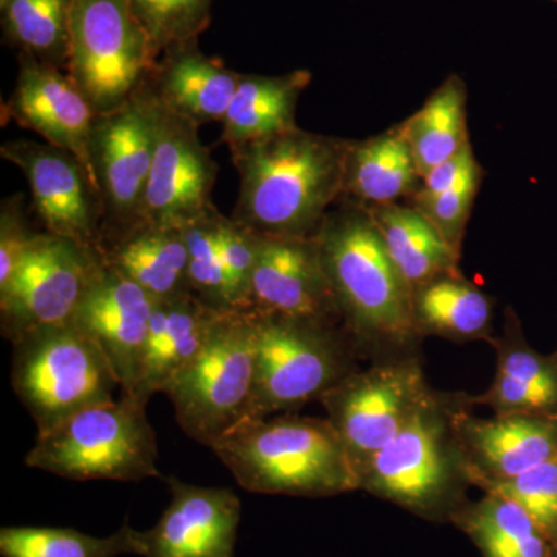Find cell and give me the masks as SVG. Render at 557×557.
I'll use <instances>...</instances> for the list:
<instances>
[{
    "instance_id": "6da1fadb",
    "label": "cell",
    "mask_w": 557,
    "mask_h": 557,
    "mask_svg": "<svg viewBox=\"0 0 557 557\" xmlns=\"http://www.w3.org/2000/svg\"><path fill=\"white\" fill-rule=\"evenodd\" d=\"M347 146L296 127L230 149L239 174L233 219L260 236H317L343 197Z\"/></svg>"
},
{
    "instance_id": "7a4b0ae2",
    "label": "cell",
    "mask_w": 557,
    "mask_h": 557,
    "mask_svg": "<svg viewBox=\"0 0 557 557\" xmlns=\"http://www.w3.org/2000/svg\"><path fill=\"white\" fill-rule=\"evenodd\" d=\"M319 256L355 348H405L417 339L412 289L392 262L368 209L329 212L317 236Z\"/></svg>"
},
{
    "instance_id": "3957f363",
    "label": "cell",
    "mask_w": 557,
    "mask_h": 557,
    "mask_svg": "<svg viewBox=\"0 0 557 557\" xmlns=\"http://www.w3.org/2000/svg\"><path fill=\"white\" fill-rule=\"evenodd\" d=\"M249 493L332 497L359 490L354 460L329 420H242L211 448Z\"/></svg>"
},
{
    "instance_id": "277c9868",
    "label": "cell",
    "mask_w": 557,
    "mask_h": 557,
    "mask_svg": "<svg viewBox=\"0 0 557 557\" xmlns=\"http://www.w3.org/2000/svg\"><path fill=\"white\" fill-rule=\"evenodd\" d=\"M157 460L156 431L146 416V403L124 394L38 434L25 456L27 467L75 482L160 478Z\"/></svg>"
},
{
    "instance_id": "5b68a950",
    "label": "cell",
    "mask_w": 557,
    "mask_h": 557,
    "mask_svg": "<svg viewBox=\"0 0 557 557\" xmlns=\"http://www.w3.org/2000/svg\"><path fill=\"white\" fill-rule=\"evenodd\" d=\"M255 375V313L219 310L199 354L168 391L178 426L212 448L247 417Z\"/></svg>"
},
{
    "instance_id": "8992f818",
    "label": "cell",
    "mask_w": 557,
    "mask_h": 557,
    "mask_svg": "<svg viewBox=\"0 0 557 557\" xmlns=\"http://www.w3.org/2000/svg\"><path fill=\"white\" fill-rule=\"evenodd\" d=\"M13 346L11 384L38 434L121 391L108 359L73 322L33 330Z\"/></svg>"
},
{
    "instance_id": "52a82bcc",
    "label": "cell",
    "mask_w": 557,
    "mask_h": 557,
    "mask_svg": "<svg viewBox=\"0 0 557 557\" xmlns=\"http://www.w3.org/2000/svg\"><path fill=\"white\" fill-rule=\"evenodd\" d=\"M255 318V387L245 420L302 408L354 372V346L336 325L258 313Z\"/></svg>"
},
{
    "instance_id": "ba28073f",
    "label": "cell",
    "mask_w": 557,
    "mask_h": 557,
    "mask_svg": "<svg viewBox=\"0 0 557 557\" xmlns=\"http://www.w3.org/2000/svg\"><path fill=\"white\" fill-rule=\"evenodd\" d=\"M159 57L127 0H72L67 75L97 113L129 100Z\"/></svg>"
},
{
    "instance_id": "9c48e42d",
    "label": "cell",
    "mask_w": 557,
    "mask_h": 557,
    "mask_svg": "<svg viewBox=\"0 0 557 557\" xmlns=\"http://www.w3.org/2000/svg\"><path fill=\"white\" fill-rule=\"evenodd\" d=\"M465 474L450 413L434 395L391 442L358 468L359 490L416 512L432 511Z\"/></svg>"
},
{
    "instance_id": "30bf717a",
    "label": "cell",
    "mask_w": 557,
    "mask_h": 557,
    "mask_svg": "<svg viewBox=\"0 0 557 557\" xmlns=\"http://www.w3.org/2000/svg\"><path fill=\"white\" fill-rule=\"evenodd\" d=\"M434 395L417 358H399L348 373L321 403L358 471Z\"/></svg>"
},
{
    "instance_id": "8fae6325",
    "label": "cell",
    "mask_w": 557,
    "mask_h": 557,
    "mask_svg": "<svg viewBox=\"0 0 557 557\" xmlns=\"http://www.w3.org/2000/svg\"><path fill=\"white\" fill-rule=\"evenodd\" d=\"M102 265L97 249L39 233L20 269L0 288V327L11 344L27 333L73 321Z\"/></svg>"
},
{
    "instance_id": "7c38bea8",
    "label": "cell",
    "mask_w": 557,
    "mask_h": 557,
    "mask_svg": "<svg viewBox=\"0 0 557 557\" xmlns=\"http://www.w3.org/2000/svg\"><path fill=\"white\" fill-rule=\"evenodd\" d=\"M89 156L104 205L102 228L139 222L153 156L148 84H143L120 108L95 115Z\"/></svg>"
},
{
    "instance_id": "4fadbf2b",
    "label": "cell",
    "mask_w": 557,
    "mask_h": 557,
    "mask_svg": "<svg viewBox=\"0 0 557 557\" xmlns=\"http://www.w3.org/2000/svg\"><path fill=\"white\" fill-rule=\"evenodd\" d=\"M148 89L153 116V156L141 220L182 228L214 208L211 196L219 164L200 141V127L164 108L149 84Z\"/></svg>"
},
{
    "instance_id": "5bb4252c",
    "label": "cell",
    "mask_w": 557,
    "mask_h": 557,
    "mask_svg": "<svg viewBox=\"0 0 557 557\" xmlns=\"http://www.w3.org/2000/svg\"><path fill=\"white\" fill-rule=\"evenodd\" d=\"M0 156L27 178L33 207L46 233L97 247L104 205L97 183L75 156L30 139L3 143Z\"/></svg>"
},
{
    "instance_id": "9a60e30c",
    "label": "cell",
    "mask_w": 557,
    "mask_h": 557,
    "mask_svg": "<svg viewBox=\"0 0 557 557\" xmlns=\"http://www.w3.org/2000/svg\"><path fill=\"white\" fill-rule=\"evenodd\" d=\"M248 310L267 317L339 324L338 307L314 237L260 236Z\"/></svg>"
},
{
    "instance_id": "2e32d148",
    "label": "cell",
    "mask_w": 557,
    "mask_h": 557,
    "mask_svg": "<svg viewBox=\"0 0 557 557\" xmlns=\"http://www.w3.org/2000/svg\"><path fill=\"white\" fill-rule=\"evenodd\" d=\"M156 300L131 278L101 265L73 317V324L108 359L120 394L134 397L138 386Z\"/></svg>"
},
{
    "instance_id": "e0dca14e",
    "label": "cell",
    "mask_w": 557,
    "mask_h": 557,
    "mask_svg": "<svg viewBox=\"0 0 557 557\" xmlns=\"http://www.w3.org/2000/svg\"><path fill=\"white\" fill-rule=\"evenodd\" d=\"M171 504L157 525L138 531L141 557H234L240 498L228 487L166 479Z\"/></svg>"
},
{
    "instance_id": "ac0fdd59",
    "label": "cell",
    "mask_w": 557,
    "mask_h": 557,
    "mask_svg": "<svg viewBox=\"0 0 557 557\" xmlns=\"http://www.w3.org/2000/svg\"><path fill=\"white\" fill-rule=\"evenodd\" d=\"M3 113L17 126L75 156L95 180L89 143L97 112L67 73L21 53L16 87Z\"/></svg>"
},
{
    "instance_id": "d6986e66",
    "label": "cell",
    "mask_w": 557,
    "mask_h": 557,
    "mask_svg": "<svg viewBox=\"0 0 557 557\" xmlns=\"http://www.w3.org/2000/svg\"><path fill=\"white\" fill-rule=\"evenodd\" d=\"M465 478H516L557 456V420L542 413H496L474 418L450 413Z\"/></svg>"
},
{
    "instance_id": "ffe728a7",
    "label": "cell",
    "mask_w": 557,
    "mask_h": 557,
    "mask_svg": "<svg viewBox=\"0 0 557 557\" xmlns=\"http://www.w3.org/2000/svg\"><path fill=\"white\" fill-rule=\"evenodd\" d=\"M95 249L102 265L119 271L156 299L189 292L188 249L177 226L139 220L102 228Z\"/></svg>"
},
{
    "instance_id": "44dd1931",
    "label": "cell",
    "mask_w": 557,
    "mask_h": 557,
    "mask_svg": "<svg viewBox=\"0 0 557 557\" xmlns=\"http://www.w3.org/2000/svg\"><path fill=\"white\" fill-rule=\"evenodd\" d=\"M239 79L194 40L163 51L148 84L164 108L200 127L225 120Z\"/></svg>"
},
{
    "instance_id": "7402d4cb",
    "label": "cell",
    "mask_w": 557,
    "mask_h": 557,
    "mask_svg": "<svg viewBox=\"0 0 557 557\" xmlns=\"http://www.w3.org/2000/svg\"><path fill=\"white\" fill-rule=\"evenodd\" d=\"M218 311L190 292L156 300L135 398L148 405L153 394H168L199 354Z\"/></svg>"
},
{
    "instance_id": "603a6c76",
    "label": "cell",
    "mask_w": 557,
    "mask_h": 557,
    "mask_svg": "<svg viewBox=\"0 0 557 557\" xmlns=\"http://www.w3.org/2000/svg\"><path fill=\"white\" fill-rule=\"evenodd\" d=\"M421 180L399 126L362 141L348 139L343 197L351 203L369 209L412 199Z\"/></svg>"
},
{
    "instance_id": "cb8c5ba5",
    "label": "cell",
    "mask_w": 557,
    "mask_h": 557,
    "mask_svg": "<svg viewBox=\"0 0 557 557\" xmlns=\"http://www.w3.org/2000/svg\"><path fill=\"white\" fill-rule=\"evenodd\" d=\"M311 83L309 70L267 76L240 73L225 120L222 143L230 149L296 129L300 95Z\"/></svg>"
},
{
    "instance_id": "d4e9b609",
    "label": "cell",
    "mask_w": 557,
    "mask_h": 557,
    "mask_svg": "<svg viewBox=\"0 0 557 557\" xmlns=\"http://www.w3.org/2000/svg\"><path fill=\"white\" fill-rule=\"evenodd\" d=\"M516 319H509L505 336L493 341L497 350V373L491 387L474 405L496 413H542L557 409V364L542 358L519 339Z\"/></svg>"
},
{
    "instance_id": "484cf974",
    "label": "cell",
    "mask_w": 557,
    "mask_h": 557,
    "mask_svg": "<svg viewBox=\"0 0 557 557\" xmlns=\"http://www.w3.org/2000/svg\"><path fill=\"white\" fill-rule=\"evenodd\" d=\"M368 211L392 262L412 292L432 278L457 273L460 258L420 209L392 203Z\"/></svg>"
},
{
    "instance_id": "4316f807",
    "label": "cell",
    "mask_w": 557,
    "mask_h": 557,
    "mask_svg": "<svg viewBox=\"0 0 557 557\" xmlns=\"http://www.w3.org/2000/svg\"><path fill=\"white\" fill-rule=\"evenodd\" d=\"M493 300L457 273L432 278L412 292L413 324L418 336L450 341L491 338Z\"/></svg>"
},
{
    "instance_id": "83f0119b",
    "label": "cell",
    "mask_w": 557,
    "mask_h": 557,
    "mask_svg": "<svg viewBox=\"0 0 557 557\" xmlns=\"http://www.w3.org/2000/svg\"><path fill=\"white\" fill-rule=\"evenodd\" d=\"M467 108V84L453 73L423 108L399 124L421 178L469 145Z\"/></svg>"
},
{
    "instance_id": "f1b7e54d",
    "label": "cell",
    "mask_w": 557,
    "mask_h": 557,
    "mask_svg": "<svg viewBox=\"0 0 557 557\" xmlns=\"http://www.w3.org/2000/svg\"><path fill=\"white\" fill-rule=\"evenodd\" d=\"M456 519L485 557H553L552 544L508 498L486 494Z\"/></svg>"
},
{
    "instance_id": "f546056e",
    "label": "cell",
    "mask_w": 557,
    "mask_h": 557,
    "mask_svg": "<svg viewBox=\"0 0 557 557\" xmlns=\"http://www.w3.org/2000/svg\"><path fill=\"white\" fill-rule=\"evenodd\" d=\"M139 555L138 531L124 523L109 537H94L73 528L3 527L2 557H119Z\"/></svg>"
},
{
    "instance_id": "4dcf8cb0",
    "label": "cell",
    "mask_w": 557,
    "mask_h": 557,
    "mask_svg": "<svg viewBox=\"0 0 557 557\" xmlns=\"http://www.w3.org/2000/svg\"><path fill=\"white\" fill-rule=\"evenodd\" d=\"M72 0H9L3 32L21 53L58 69H67Z\"/></svg>"
},
{
    "instance_id": "1f68e13d",
    "label": "cell",
    "mask_w": 557,
    "mask_h": 557,
    "mask_svg": "<svg viewBox=\"0 0 557 557\" xmlns=\"http://www.w3.org/2000/svg\"><path fill=\"white\" fill-rule=\"evenodd\" d=\"M223 214L211 208L182 226L188 249L189 292L214 310H231L220 233Z\"/></svg>"
},
{
    "instance_id": "d6a6232c",
    "label": "cell",
    "mask_w": 557,
    "mask_h": 557,
    "mask_svg": "<svg viewBox=\"0 0 557 557\" xmlns=\"http://www.w3.org/2000/svg\"><path fill=\"white\" fill-rule=\"evenodd\" d=\"M127 3L160 58L171 47L199 40L211 22L214 0H127Z\"/></svg>"
},
{
    "instance_id": "836d02e7",
    "label": "cell",
    "mask_w": 557,
    "mask_h": 557,
    "mask_svg": "<svg viewBox=\"0 0 557 557\" xmlns=\"http://www.w3.org/2000/svg\"><path fill=\"white\" fill-rule=\"evenodd\" d=\"M486 494L508 498L530 516L552 547L557 545V456L516 478L475 480Z\"/></svg>"
},
{
    "instance_id": "e575fe53",
    "label": "cell",
    "mask_w": 557,
    "mask_h": 557,
    "mask_svg": "<svg viewBox=\"0 0 557 557\" xmlns=\"http://www.w3.org/2000/svg\"><path fill=\"white\" fill-rule=\"evenodd\" d=\"M482 178L483 170L478 161L445 193L429 200L412 201L413 207L426 215L458 258Z\"/></svg>"
},
{
    "instance_id": "d590c367",
    "label": "cell",
    "mask_w": 557,
    "mask_h": 557,
    "mask_svg": "<svg viewBox=\"0 0 557 557\" xmlns=\"http://www.w3.org/2000/svg\"><path fill=\"white\" fill-rule=\"evenodd\" d=\"M260 236L233 218L222 220L220 248H222L223 270L228 285L230 309H249V289L252 273L258 263Z\"/></svg>"
},
{
    "instance_id": "8d00e7d4",
    "label": "cell",
    "mask_w": 557,
    "mask_h": 557,
    "mask_svg": "<svg viewBox=\"0 0 557 557\" xmlns=\"http://www.w3.org/2000/svg\"><path fill=\"white\" fill-rule=\"evenodd\" d=\"M39 233L25 218L24 196H11L0 205V288L9 284Z\"/></svg>"
},
{
    "instance_id": "74e56055",
    "label": "cell",
    "mask_w": 557,
    "mask_h": 557,
    "mask_svg": "<svg viewBox=\"0 0 557 557\" xmlns=\"http://www.w3.org/2000/svg\"><path fill=\"white\" fill-rule=\"evenodd\" d=\"M474 163H478V159H475L474 150H472L471 143H469L456 156L432 168L424 175L423 180H421L420 189L412 197V201L429 200L432 197L438 196V194L445 193L450 186L456 185L461 175Z\"/></svg>"
},
{
    "instance_id": "f35d334b",
    "label": "cell",
    "mask_w": 557,
    "mask_h": 557,
    "mask_svg": "<svg viewBox=\"0 0 557 557\" xmlns=\"http://www.w3.org/2000/svg\"><path fill=\"white\" fill-rule=\"evenodd\" d=\"M7 2H9V0H0V9H3V7L7 5Z\"/></svg>"
},
{
    "instance_id": "ab89813d",
    "label": "cell",
    "mask_w": 557,
    "mask_h": 557,
    "mask_svg": "<svg viewBox=\"0 0 557 557\" xmlns=\"http://www.w3.org/2000/svg\"><path fill=\"white\" fill-rule=\"evenodd\" d=\"M555 548H556V555H555V556H553V557H557V545H556V547H555Z\"/></svg>"
},
{
    "instance_id": "60d3db41",
    "label": "cell",
    "mask_w": 557,
    "mask_h": 557,
    "mask_svg": "<svg viewBox=\"0 0 557 557\" xmlns=\"http://www.w3.org/2000/svg\"><path fill=\"white\" fill-rule=\"evenodd\" d=\"M552 2H555V3H557V0H552Z\"/></svg>"
}]
</instances>
